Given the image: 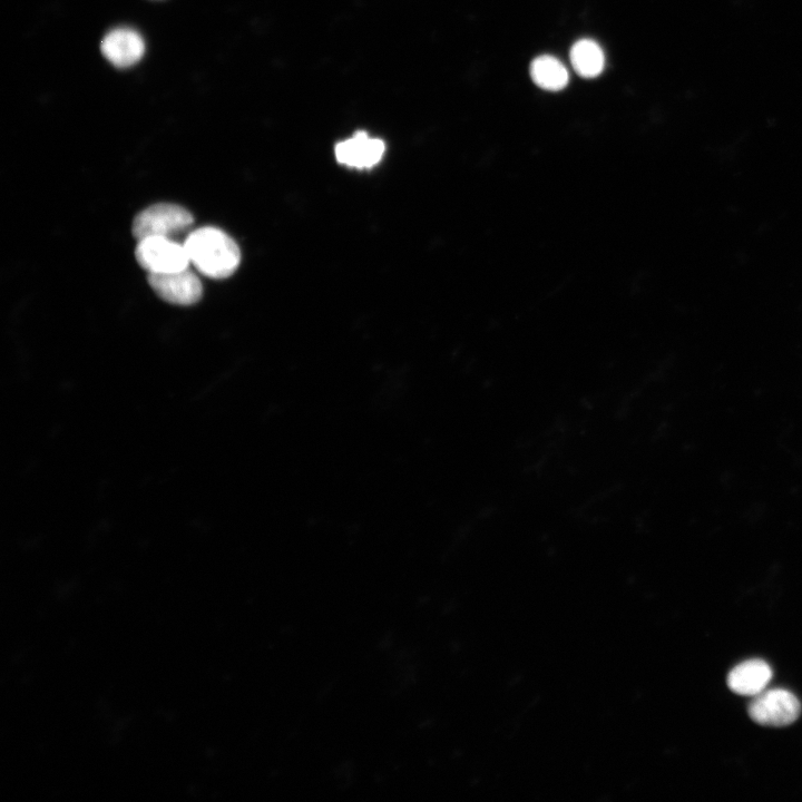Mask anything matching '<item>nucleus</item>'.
<instances>
[{"mask_svg":"<svg viewBox=\"0 0 802 802\" xmlns=\"http://www.w3.org/2000/svg\"><path fill=\"white\" fill-rule=\"evenodd\" d=\"M189 263L205 276L224 278L234 273L241 261L237 244L216 227H200L187 234L183 243Z\"/></svg>","mask_w":802,"mask_h":802,"instance_id":"obj_1","label":"nucleus"},{"mask_svg":"<svg viewBox=\"0 0 802 802\" xmlns=\"http://www.w3.org/2000/svg\"><path fill=\"white\" fill-rule=\"evenodd\" d=\"M194 218L183 206L159 203L141 211L133 222V235L137 239L160 236L175 239L187 233Z\"/></svg>","mask_w":802,"mask_h":802,"instance_id":"obj_2","label":"nucleus"},{"mask_svg":"<svg viewBox=\"0 0 802 802\" xmlns=\"http://www.w3.org/2000/svg\"><path fill=\"white\" fill-rule=\"evenodd\" d=\"M135 256L148 274L175 272L190 265L184 244L160 236L138 239Z\"/></svg>","mask_w":802,"mask_h":802,"instance_id":"obj_3","label":"nucleus"},{"mask_svg":"<svg viewBox=\"0 0 802 802\" xmlns=\"http://www.w3.org/2000/svg\"><path fill=\"white\" fill-rule=\"evenodd\" d=\"M747 712L757 724L780 727L796 721L801 714V704L798 697L788 689H764L753 696Z\"/></svg>","mask_w":802,"mask_h":802,"instance_id":"obj_4","label":"nucleus"},{"mask_svg":"<svg viewBox=\"0 0 802 802\" xmlns=\"http://www.w3.org/2000/svg\"><path fill=\"white\" fill-rule=\"evenodd\" d=\"M150 288L164 301L177 305L197 303L203 295L200 280L189 268L148 274Z\"/></svg>","mask_w":802,"mask_h":802,"instance_id":"obj_5","label":"nucleus"},{"mask_svg":"<svg viewBox=\"0 0 802 802\" xmlns=\"http://www.w3.org/2000/svg\"><path fill=\"white\" fill-rule=\"evenodd\" d=\"M384 143L365 133H356L335 146L339 163L349 167L369 168L376 165L384 154Z\"/></svg>","mask_w":802,"mask_h":802,"instance_id":"obj_6","label":"nucleus"},{"mask_svg":"<svg viewBox=\"0 0 802 802\" xmlns=\"http://www.w3.org/2000/svg\"><path fill=\"white\" fill-rule=\"evenodd\" d=\"M102 55L117 67H128L144 55L145 45L139 33L127 28L108 32L100 43Z\"/></svg>","mask_w":802,"mask_h":802,"instance_id":"obj_7","label":"nucleus"},{"mask_svg":"<svg viewBox=\"0 0 802 802\" xmlns=\"http://www.w3.org/2000/svg\"><path fill=\"white\" fill-rule=\"evenodd\" d=\"M772 674L770 665L763 659H747L728 673L727 686L735 694L755 696L765 689Z\"/></svg>","mask_w":802,"mask_h":802,"instance_id":"obj_8","label":"nucleus"},{"mask_svg":"<svg viewBox=\"0 0 802 802\" xmlns=\"http://www.w3.org/2000/svg\"><path fill=\"white\" fill-rule=\"evenodd\" d=\"M570 62L575 71L584 78H595L605 67V55L600 46L591 39H580L570 49Z\"/></svg>","mask_w":802,"mask_h":802,"instance_id":"obj_9","label":"nucleus"},{"mask_svg":"<svg viewBox=\"0 0 802 802\" xmlns=\"http://www.w3.org/2000/svg\"><path fill=\"white\" fill-rule=\"evenodd\" d=\"M530 76L538 87L551 91L565 88L569 80L566 67L558 59L548 55L534 59L530 65Z\"/></svg>","mask_w":802,"mask_h":802,"instance_id":"obj_10","label":"nucleus"}]
</instances>
